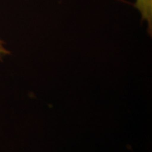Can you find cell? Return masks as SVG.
I'll list each match as a JSON object with an SVG mask.
<instances>
[{
  "label": "cell",
  "instance_id": "2",
  "mask_svg": "<svg viewBox=\"0 0 152 152\" xmlns=\"http://www.w3.org/2000/svg\"><path fill=\"white\" fill-rule=\"evenodd\" d=\"M8 54H10V52H9V50L4 47V41L0 39V58L5 57V56H7Z\"/></svg>",
  "mask_w": 152,
  "mask_h": 152
},
{
  "label": "cell",
  "instance_id": "1",
  "mask_svg": "<svg viewBox=\"0 0 152 152\" xmlns=\"http://www.w3.org/2000/svg\"><path fill=\"white\" fill-rule=\"evenodd\" d=\"M134 8L140 12L141 20L147 23L148 32L151 35L152 31V0H135Z\"/></svg>",
  "mask_w": 152,
  "mask_h": 152
}]
</instances>
